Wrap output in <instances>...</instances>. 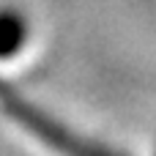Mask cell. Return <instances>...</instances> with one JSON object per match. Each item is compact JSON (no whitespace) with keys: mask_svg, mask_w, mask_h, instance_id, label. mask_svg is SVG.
Segmentation results:
<instances>
[{"mask_svg":"<svg viewBox=\"0 0 156 156\" xmlns=\"http://www.w3.org/2000/svg\"><path fill=\"white\" fill-rule=\"evenodd\" d=\"M0 107L5 110V115H11L19 126H25L30 134H36L44 145H49L60 156H123L107 145H99L93 140L74 134L71 129H66L63 123H58L55 118H49L22 96H16L5 82H0Z\"/></svg>","mask_w":156,"mask_h":156,"instance_id":"cell-1","label":"cell"},{"mask_svg":"<svg viewBox=\"0 0 156 156\" xmlns=\"http://www.w3.org/2000/svg\"><path fill=\"white\" fill-rule=\"evenodd\" d=\"M27 41V19L14 11V8H3L0 11V60L14 58Z\"/></svg>","mask_w":156,"mask_h":156,"instance_id":"cell-2","label":"cell"}]
</instances>
